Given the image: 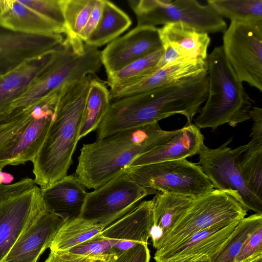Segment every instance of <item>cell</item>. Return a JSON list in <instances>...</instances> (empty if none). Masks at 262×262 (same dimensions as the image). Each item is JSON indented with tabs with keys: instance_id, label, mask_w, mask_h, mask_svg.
<instances>
[{
	"instance_id": "cell-42",
	"label": "cell",
	"mask_w": 262,
	"mask_h": 262,
	"mask_svg": "<svg viewBox=\"0 0 262 262\" xmlns=\"http://www.w3.org/2000/svg\"><path fill=\"white\" fill-rule=\"evenodd\" d=\"M250 117L253 121L250 137L251 139L262 140V108L253 106L250 112Z\"/></svg>"
},
{
	"instance_id": "cell-36",
	"label": "cell",
	"mask_w": 262,
	"mask_h": 262,
	"mask_svg": "<svg viewBox=\"0 0 262 262\" xmlns=\"http://www.w3.org/2000/svg\"><path fill=\"white\" fill-rule=\"evenodd\" d=\"M19 1L24 5L29 7L47 18L64 27V20L60 0H27Z\"/></svg>"
},
{
	"instance_id": "cell-8",
	"label": "cell",
	"mask_w": 262,
	"mask_h": 262,
	"mask_svg": "<svg viewBox=\"0 0 262 262\" xmlns=\"http://www.w3.org/2000/svg\"><path fill=\"white\" fill-rule=\"evenodd\" d=\"M137 26L182 23L207 33H224L227 24L209 4L195 0H128Z\"/></svg>"
},
{
	"instance_id": "cell-3",
	"label": "cell",
	"mask_w": 262,
	"mask_h": 262,
	"mask_svg": "<svg viewBox=\"0 0 262 262\" xmlns=\"http://www.w3.org/2000/svg\"><path fill=\"white\" fill-rule=\"evenodd\" d=\"M66 36L24 92L0 108V117L21 111L64 86L99 71L102 65L101 51L79 37Z\"/></svg>"
},
{
	"instance_id": "cell-23",
	"label": "cell",
	"mask_w": 262,
	"mask_h": 262,
	"mask_svg": "<svg viewBox=\"0 0 262 262\" xmlns=\"http://www.w3.org/2000/svg\"><path fill=\"white\" fill-rule=\"evenodd\" d=\"M195 198L158 192L153 200V222L150 231L152 246L156 250L175 228Z\"/></svg>"
},
{
	"instance_id": "cell-45",
	"label": "cell",
	"mask_w": 262,
	"mask_h": 262,
	"mask_svg": "<svg viewBox=\"0 0 262 262\" xmlns=\"http://www.w3.org/2000/svg\"><path fill=\"white\" fill-rule=\"evenodd\" d=\"M111 256L97 258L91 262H108Z\"/></svg>"
},
{
	"instance_id": "cell-12",
	"label": "cell",
	"mask_w": 262,
	"mask_h": 262,
	"mask_svg": "<svg viewBox=\"0 0 262 262\" xmlns=\"http://www.w3.org/2000/svg\"><path fill=\"white\" fill-rule=\"evenodd\" d=\"M223 40L225 56L238 79L262 92V26L231 21Z\"/></svg>"
},
{
	"instance_id": "cell-1",
	"label": "cell",
	"mask_w": 262,
	"mask_h": 262,
	"mask_svg": "<svg viewBox=\"0 0 262 262\" xmlns=\"http://www.w3.org/2000/svg\"><path fill=\"white\" fill-rule=\"evenodd\" d=\"M95 76L89 75L58 92L54 119L33 161L34 181L45 188L68 175L78 139L87 96Z\"/></svg>"
},
{
	"instance_id": "cell-19",
	"label": "cell",
	"mask_w": 262,
	"mask_h": 262,
	"mask_svg": "<svg viewBox=\"0 0 262 262\" xmlns=\"http://www.w3.org/2000/svg\"><path fill=\"white\" fill-rule=\"evenodd\" d=\"M207 70L206 61L184 59L158 69L127 84L110 89L111 101L147 92L194 76Z\"/></svg>"
},
{
	"instance_id": "cell-31",
	"label": "cell",
	"mask_w": 262,
	"mask_h": 262,
	"mask_svg": "<svg viewBox=\"0 0 262 262\" xmlns=\"http://www.w3.org/2000/svg\"><path fill=\"white\" fill-rule=\"evenodd\" d=\"M223 17L262 26V0H207Z\"/></svg>"
},
{
	"instance_id": "cell-43",
	"label": "cell",
	"mask_w": 262,
	"mask_h": 262,
	"mask_svg": "<svg viewBox=\"0 0 262 262\" xmlns=\"http://www.w3.org/2000/svg\"><path fill=\"white\" fill-rule=\"evenodd\" d=\"M163 262H211L209 257L204 255H193L180 258H173Z\"/></svg>"
},
{
	"instance_id": "cell-7",
	"label": "cell",
	"mask_w": 262,
	"mask_h": 262,
	"mask_svg": "<svg viewBox=\"0 0 262 262\" xmlns=\"http://www.w3.org/2000/svg\"><path fill=\"white\" fill-rule=\"evenodd\" d=\"M140 186L158 192L196 198L214 189L201 167L186 159L125 169Z\"/></svg>"
},
{
	"instance_id": "cell-32",
	"label": "cell",
	"mask_w": 262,
	"mask_h": 262,
	"mask_svg": "<svg viewBox=\"0 0 262 262\" xmlns=\"http://www.w3.org/2000/svg\"><path fill=\"white\" fill-rule=\"evenodd\" d=\"M163 52L162 48L133 61L118 71L107 74V83L110 89L127 84L157 70V64Z\"/></svg>"
},
{
	"instance_id": "cell-14",
	"label": "cell",
	"mask_w": 262,
	"mask_h": 262,
	"mask_svg": "<svg viewBox=\"0 0 262 262\" xmlns=\"http://www.w3.org/2000/svg\"><path fill=\"white\" fill-rule=\"evenodd\" d=\"M162 48L158 28L137 26L101 51L102 64L107 75Z\"/></svg>"
},
{
	"instance_id": "cell-26",
	"label": "cell",
	"mask_w": 262,
	"mask_h": 262,
	"mask_svg": "<svg viewBox=\"0 0 262 262\" xmlns=\"http://www.w3.org/2000/svg\"><path fill=\"white\" fill-rule=\"evenodd\" d=\"M131 24L130 17L124 11L111 2L103 0L99 21L84 42L98 48L116 39Z\"/></svg>"
},
{
	"instance_id": "cell-37",
	"label": "cell",
	"mask_w": 262,
	"mask_h": 262,
	"mask_svg": "<svg viewBox=\"0 0 262 262\" xmlns=\"http://www.w3.org/2000/svg\"><path fill=\"white\" fill-rule=\"evenodd\" d=\"M260 255H262V226L248 238L235 262H248Z\"/></svg>"
},
{
	"instance_id": "cell-40",
	"label": "cell",
	"mask_w": 262,
	"mask_h": 262,
	"mask_svg": "<svg viewBox=\"0 0 262 262\" xmlns=\"http://www.w3.org/2000/svg\"><path fill=\"white\" fill-rule=\"evenodd\" d=\"M103 0H96L95 5L88 20L79 34V38L84 42L97 27L100 19Z\"/></svg>"
},
{
	"instance_id": "cell-33",
	"label": "cell",
	"mask_w": 262,
	"mask_h": 262,
	"mask_svg": "<svg viewBox=\"0 0 262 262\" xmlns=\"http://www.w3.org/2000/svg\"><path fill=\"white\" fill-rule=\"evenodd\" d=\"M95 2L96 0H60L66 35L79 37L88 20Z\"/></svg>"
},
{
	"instance_id": "cell-39",
	"label": "cell",
	"mask_w": 262,
	"mask_h": 262,
	"mask_svg": "<svg viewBox=\"0 0 262 262\" xmlns=\"http://www.w3.org/2000/svg\"><path fill=\"white\" fill-rule=\"evenodd\" d=\"M97 258L73 254L67 250H50L43 262H91Z\"/></svg>"
},
{
	"instance_id": "cell-15",
	"label": "cell",
	"mask_w": 262,
	"mask_h": 262,
	"mask_svg": "<svg viewBox=\"0 0 262 262\" xmlns=\"http://www.w3.org/2000/svg\"><path fill=\"white\" fill-rule=\"evenodd\" d=\"M64 39L60 34H25L0 26V76L32 58L56 49Z\"/></svg>"
},
{
	"instance_id": "cell-20",
	"label": "cell",
	"mask_w": 262,
	"mask_h": 262,
	"mask_svg": "<svg viewBox=\"0 0 262 262\" xmlns=\"http://www.w3.org/2000/svg\"><path fill=\"white\" fill-rule=\"evenodd\" d=\"M0 26L25 34H64V27L52 21L19 1L0 0Z\"/></svg>"
},
{
	"instance_id": "cell-25",
	"label": "cell",
	"mask_w": 262,
	"mask_h": 262,
	"mask_svg": "<svg viewBox=\"0 0 262 262\" xmlns=\"http://www.w3.org/2000/svg\"><path fill=\"white\" fill-rule=\"evenodd\" d=\"M56 49L32 58L0 76V108L24 92L31 80L51 60Z\"/></svg>"
},
{
	"instance_id": "cell-44",
	"label": "cell",
	"mask_w": 262,
	"mask_h": 262,
	"mask_svg": "<svg viewBox=\"0 0 262 262\" xmlns=\"http://www.w3.org/2000/svg\"><path fill=\"white\" fill-rule=\"evenodd\" d=\"M13 176L10 173L0 171V183L8 184L13 180Z\"/></svg>"
},
{
	"instance_id": "cell-29",
	"label": "cell",
	"mask_w": 262,
	"mask_h": 262,
	"mask_svg": "<svg viewBox=\"0 0 262 262\" xmlns=\"http://www.w3.org/2000/svg\"><path fill=\"white\" fill-rule=\"evenodd\" d=\"M111 103L110 91L95 75L91 82L87 96L78 134L79 140L98 128Z\"/></svg>"
},
{
	"instance_id": "cell-11",
	"label": "cell",
	"mask_w": 262,
	"mask_h": 262,
	"mask_svg": "<svg viewBox=\"0 0 262 262\" xmlns=\"http://www.w3.org/2000/svg\"><path fill=\"white\" fill-rule=\"evenodd\" d=\"M231 141L230 139L214 149L203 144L196 164L201 167L214 189L229 194L247 211L262 214V198L255 195L245 182L233 149L228 146Z\"/></svg>"
},
{
	"instance_id": "cell-38",
	"label": "cell",
	"mask_w": 262,
	"mask_h": 262,
	"mask_svg": "<svg viewBox=\"0 0 262 262\" xmlns=\"http://www.w3.org/2000/svg\"><path fill=\"white\" fill-rule=\"evenodd\" d=\"M147 244L138 243L133 247L111 256L108 262H149Z\"/></svg>"
},
{
	"instance_id": "cell-13",
	"label": "cell",
	"mask_w": 262,
	"mask_h": 262,
	"mask_svg": "<svg viewBox=\"0 0 262 262\" xmlns=\"http://www.w3.org/2000/svg\"><path fill=\"white\" fill-rule=\"evenodd\" d=\"M58 93L34 103L32 118L16 138L0 151V171L7 165L33 162L54 119Z\"/></svg>"
},
{
	"instance_id": "cell-22",
	"label": "cell",
	"mask_w": 262,
	"mask_h": 262,
	"mask_svg": "<svg viewBox=\"0 0 262 262\" xmlns=\"http://www.w3.org/2000/svg\"><path fill=\"white\" fill-rule=\"evenodd\" d=\"M204 137L194 124H186L172 138L140 156L129 167L186 159L198 154Z\"/></svg>"
},
{
	"instance_id": "cell-4",
	"label": "cell",
	"mask_w": 262,
	"mask_h": 262,
	"mask_svg": "<svg viewBox=\"0 0 262 262\" xmlns=\"http://www.w3.org/2000/svg\"><path fill=\"white\" fill-rule=\"evenodd\" d=\"M111 102L97 129V140L118 132L158 122L176 114L187 117L192 107L189 93L180 82Z\"/></svg>"
},
{
	"instance_id": "cell-41",
	"label": "cell",
	"mask_w": 262,
	"mask_h": 262,
	"mask_svg": "<svg viewBox=\"0 0 262 262\" xmlns=\"http://www.w3.org/2000/svg\"><path fill=\"white\" fill-rule=\"evenodd\" d=\"M163 53L159 59L157 68L160 69L166 66L186 59L174 48L168 45H163Z\"/></svg>"
},
{
	"instance_id": "cell-6",
	"label": "cell",
	"mask_w": 262,
	"mask_h": 262,
	"mask_svg": "<svg viewBox=\"0 0 262 262\" xmlns=\"http://www.w3.org/2000/svg\"><path fill=\"white\" fill-rule=\"evenodd\" d=\"M46 209L41 189L34 179L0 183V262Z\"/></svg>"
},
{
	"instance_id": "cell-18",
	"label": "cell",
	"mask_w": 262,
	"mask_h": 262,
	"mask_svg": "<svg viewBox=\"0 0 262 262\" xmlns=\"http://www.w3.org/2000/svg\"><path fill=\"white\" fill-rule=\"evenodd\" d=\"M240 221L220 223L200 230L171 247L156 250L154 258L156 262H163L170 259L204 255L211 259L227 241Z\"/></svg>"
},
{
	"instance_id": "cell-10",
	"label": "cell",
	"mask_w": 262,
	"mask_h": 262,
	"mask_svg": "<svg viewBox=\"0 0 262 262\" xmlns=\"http://www.w3.org/2000/svg\"><path fill=\"white\" fill-rule=\"evenodd\" d=\"M156 194L138 184L124 170L87 193L80 217L113 223L135 209L145 196Z\"/></svg>"
},
{
	"instance_id": "cell-21",
	"label": "cell",
	"mask_w": 262,
	"mask_h": 262,
	"mask_svg": "<svg viewBox=\"0 0 262 262\" xmlns=\"http://www.w3.org/2000/svg\"><path fill=\"white\" fill-rule=\"evenodd\" d=\"M75 174L41 189L46 208L65 221L80 216L87 192Z\"/></svg>"
},
{
	"instance_id": "cell-30",
	"label": "cell",
	"mask_w": 262,
	"mask_h": 262,
	"mask_svg": "<svg viewBox=\"0 0 262 262\" xmlns=\"http://www.w3.org/2000/svg\"><path fill=\"white\" fill-rule=\"evenodd\" d=\"M262 226V214L255 213L242 219L220 250L210 259L211 262H235L245 242Z\"/></svg>"
},
{
	"instance_id": "cell-2",
	"label": "cell",
	"mask_w": 262,
	"mask_h": 262,
	"mask_svg": "<svg viewBox=\"0 0 262 262\" xmlns=\"http://www.w3.org/2000/svg\"><path fill=\"white\" fill-rule=\"evenodd\" d=\"M180 130H164L158 122H155L84 144L74 174L85 188L95 189L121 173L137 158L167 141Z\"/></svg>"
},
{
	"instance_id": "cell-5",
	"label": "cell",
	"mask_w": 262,
	"mask_h": 262,
	"mask_svg": "<svg viewBox=\"0 0 262 262\" xmlns=\"http://www.w3.org/2000/svg\"><path fill=\"white\" fill-rule=\"evenodd\" d=\"M206 61L208 95L194 124L200 129L215 130L225 124L235 127L250 119L253 101L228 61L223 47L214 48Z\"/></svg>"
},
{
	"instance_id": "cell-9",
	"label": "cell",
	"mask_w": 262,
	"mask_h": 262,
	"mask_svg": "<svg viewBox=\"0 0 262 262\" xmlns=\"http://www.w3.org/2000/svg\"><path fill=\"white\" fill-rule=\"evenodd\" d=\"M247 212L231 195L214 189L194 199L189 208L158 250L171 247L211 226L240 221L246 216Z\"/></svg>"
},
{
	"instance_id": "cell-17",
	"label": "cell",
	"mask_w": 262,
	"mask_h": 262,
	"mask_svg": "<svg viewBox=\"0 0 262 262\" xmlns=\"http://www.w3.org/2000/svg\"><path fill=\"white\" fill-rule=\"evenodd\" d=\"M152 210L153 200L144 201L101 232L112 244L114 255L138 243L148 245L153 222Z\"/></svg>"
},
{
	"instance_id": "cell-46",
	"label": "cell",
	"mask_w": 262,
	"mask_h": 262,
	"mask_svg": "<svg viewBox=\"0 0 262 262\" xmlns=\"http://www.w3.org/2000/svg\"><path fill=\"white\" fill-rule=\"evenodd\" d=\"M248 262H262V255L259 256Z\"/></svg>"
},
{
	"instance_id": "cell-35",
	"label": "cell",
	"mask_w": 262,
	"mask_h": 262,
	"mask_svg": "<svg viewBox=\"0 0 262 262\" xmlns=\"http://www.w3.org/2000/svg\"><path fill=\"white\" fill-rule=\"evenodd\" d=\"M66 250L75 254L95 257L114 255L112 244L101 233Z\"/></svg>"
},
{
	"instance_id": "cell-27",
	"label": "cell",
	"mask_w": 262,
	"mask_h": 262,
	"mask_svg": "<svg viewBox=\"0 0 262 262\" xmlns=\"http://www.w3.org/2000/svg\"><path fill=\"white\" fill-rule=\"evenodd\" d=\"M112 223L78 217L66 221L59 229L50 250H66L98 234Z\"/></svg>"
},
{
	"instance_id": "cell-16",
	"label": "cell",
	"mask_w": 262,
	"mask_h": 262,
	"mask_svg": "<svg viewBox=\"0 0 262 262\" xmlns=\"http://www.w3.org/2000/svg\"><path fill=\"white\" fill-rule=\"evenodd\" d=\"M64 222L46 209L21 234L2 262H37Z\"/></svg>"
},
{
	"instance_id": "cell-28",
	"label": "cell",
	"mask_w": 262,
	"mask_h": 262,
	"mask_svg": "<svg viewBox=\"0 0 262 262\" xmlns=\"http://www.w3.org/2000/svg\"><path fill=\"white\" fill-rule=\"evenodd\" d=\"M233 151L246 185L255 195L262 198V140L251 139Z\"/></svg>"
},
{
	"instance_id": "cell-34",
	"label": "cell",
	"mask_w": 262,
	"mask_h": 262,
	"mask_svg": "<svg viewBox=\"0 0 262 262\" xmlns=\"http://www.w3.org/2000/svg\"><path fill=\"white\" fill-rule=\"evenodd\" d=\"M34 104L10 115L0 117V151L21 133L32 116Z\"/></svg>"
},
{
	"instance_id": "cell-24",
	"label": "cell",
	"mask_w": 262,
	"mask_h": 262,
	"mask_svg": "<svg viewBox=\"0 0 262 262\" xmlns=\"http://www.w3.org/2000/svg\"><path fill=\"white\" fill-rule=\"evenodd\" d=\"M162 46L177 49L186 59L206 61L210 42L208 34L182 23H169L158 28Z\"/></svg>"
}]
</instances>
